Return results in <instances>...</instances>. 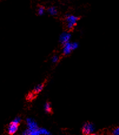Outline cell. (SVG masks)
<instances>
[{
  "label": "cell",
  "instance_id": "1",
  "mask_svg": "<svg viewBox=\"0 0 119 135\" xmlns=\"http://www.w3.org/2000/svg\"><path fill=\"white\" fill-rule=\"evenodd\" d=\"M95 130V126L94 124L90 122H86L83 126L82 133L84 135H90L93 133Z\"/></svg>",
  "mask_w": 119,
  "mask_h": 135
},
{
  "label": "cell",
  "instance_id": "2",
  "mask_svg": "<svg viewBox=\"0 0 119 135\" xmlns=\"http://www.w3.org/2000/svg\"><path fill=\"white\" fill-rule=\"evenodd\" d=\"M26 124L27 129H28L29 131H34L39 128L36 121L31 117H28L26 119Z\"/></svg>",
  "mask_w": 119,
  "mask_h": 135
},
{
  "label": "cell",
  "instance_id": "3",
  "mask_svg": "<svg viewBox=\"0 0 119 135\" xmlns=\"http://www.w3.org/2000/svg\"><path fill=\"white\" fill-rule=\"evenodd\" d=\"M71 34L70 32L64 31L60 35L59 37V42L63 45L65 44L68 42H70V40L71 38Z\"/></svg>",
  "mask_w": 119,
  "mask_h": 135
},
{
  "label": "cell",
  "instance_id": "4",
  "mask_svg": "<svg viewBox=\"0 0 119 135\" xmlns=\"http://www.w3.org/2000/svg\"><path fill=\"white\" fill-rule=\"evenodd\" d=\"M18 124H17L12 121L11 123L9 124L8 128H7V131H8V134L10 135L15 134V133H16L17 131H18Z\"/></svg>",
  "mask_w": 119,
  "mask_h": 135
},
{
  "label": "cell",
  "instance_id": "5",
  "mask_svg": "<svg viewBox=\"0 0 119 135\" xmlns=\"http://www.w3.org/2000/svg\"><path fill=\"white\" fill-rule=\"evenodd\" d=\"M71 42H68L63 45V56H67L71 54L72 50L71 49Z\"/></svg>",
  "mask_w": 119,
  "mask_h": 135
},
{
  "label": "cell",
  "instance_id": "6",
  "mask_svg": "<svg viewBox=\"0 0 119 135\" xmlns=\"http://www.w3.org/2000/svg\"><path fill=\"white\" fill-rule=\"evenodd\" d=\"M80 18V17H77V16H73V15H70V16H68L66 18V22H70V23L73 24L74 26L77 24V22L78 20Z\"/></svg>",
  "mask_w": 119,
  "mask_h": 135
},
{
  "label": "cell",
  "instance_id": "7",
  "mask_svg": "<svg viewBox=\"0 0 119 135\" xmlns=\"http://www.w3.org/2000/svg\"><path fill=\"white\" fill-rule=\"evenodd\" d=\"M44 87V83H42L37 84V86L34 88L33 91L34 92V93H36V94H38V93H39V92H41L42 90H43Z\"/></svg>",
  "mask_w": 119,
  "mask_h": 135
},
{
  "label": "cell",
  "instance_id": "8",
  "mask_svg": "<svg viewBox=\"0 0 119 135\" xmlns=\"http://www.w3.org/2000/svg\"><path fill=\"white\" fill-rule=\"evenodd\" d=\"M47 12L51 15V16H57L58 14V11L56 7H50L47 9Z\"/></svg>",
  "mask_w": 119,
  "mask_h": 135
},
{
  "label": "cell",
  "instance_id": "9",
  "mask_svg": "<svg viewBox=\"0 0 119 135\" xmlns=\"http://www.w3.org/2000/svg\"><path fill=\"white\" fill-rule=\"evenodd\" d=\"M39 131L41 135H51V132H49L48 130L45 128H43V127L39 128Z\"/></svg>",
  "mask_w": 119,
  "mask_h": 135
},
{
  "label": "cell",
  "instance_id": "10",
  "mask_svg": "<svg viewBox=\"0 0 119 135\" xmlns=\"http://www.w3.org/2000/svg\"><path fill=\"white\" fill-rule=\"evenodd\" d=\"M44 110L46 111V112L48 113H49L51 112V104L48 102H47V103H45L44 106Z\"/></svg>",
  "mask_w": 119,
  "mask_h": 135
},
{
  "label": "cell",
  "instance_id": "11",
  "mask_svg": "<svg viewBox=\"0 0 119 135\" xmlns=\"http://www.w3.org/2000/svg\"><path fill=\"white\" fill-rule=\"evenodd\" d=\"M36 96V94L34 93L33 91L30 92V93H29L27 95L26 99L28 100H33L34 98H35Z\"/></svg>",
  "mask_w": 119,
  "mask_h": 135
},
{
  "label": "cell",
  "instance_id": "12",
  "mask_svg": "<svg viewBox=\"0 0 119 135\" xmlns=\"http://www.w3.org/2000/svg\"><path fill=\"white\" fill-rule=\"evenodd\" d=\"M46 9H45V7L44 6H39V8L38 9V14L39 16H43V15L44 14V12H45Z\"/></svg>",
  "mask_w": 119,
  "mask_h": 135
},
{
  "label": "cell",
  "instance_id": "13",
  "mask_svg": "<svg viewBox=\"0 0 119 135\" xmlns=\"http://www.w3.org/2000/svg\"><path fill=\"white\" fill-rule=\"evenodd\" d=\"M29 135H41L39 131V128L34 131H29Z\"/></svg>",
  "mask_w": 119,
  "mask_h": 135
},
{
  "label": "cell",
  "instance_id": "14",
  "mask_svg": "<svg viewBox=\"0 0 119 135\" xmlns=\"http://www.w3.org/2000/svg\"><path fill=\"white\" fill-rule=\"evenodd\" d=\"M60 60V57L58 56V55H54V56H53V57H52L51 59V61L53 62H54V63H56V62H57Z\"/></svg>",
  "mask_w": 119,
  "mask_h": 135
},
{
  "label": "cell",
  "instance_id": "15",
  "mask_svg": "<svg viewBox=\"0 0 119 135\" xmlns=\"http://www.w3.org/2000/svg\"><path fill=\"white\" fill-rule=\"evenodd\" d=\"M71 49L72 50H75L76 49H77L78 47V42H71Z\"/></svg>",
  "mask_w": 119,
  "mask_h": 135
},
{
  "label": "cell",
  "instance_id": "16",
  "mask_svg": "<svg viewBox=\"0 0 119 135\" xmlns=\"http://www.w3.org/2000/svg\"><path fill=\"white\" fill-rule=\"evenodd\" d=\"M21 121V117H19V116H17L16 117H15L13 120H12V122H15V123H16L18 124L20 123Z\"/></svg>",
  "mask_w": 119,
  "mask_h": 135
},
{
  "label": "cell",
  "instance_id": "17",
  "mask_svg": "<svg viewBox=\"0 0 119 135\" xmlns=\"http://www.w3.org/2000/svg\"><path fill=\"white\" fill-rule=\"evenodd\" d=\"M112 134L113 135H119V126L117 127L115 129H113Z\"/></svg>",
  "mask_w": 119,
  "mask_h": 135
},
{
  "label": "cell",
  "instance_id": "18",
  "mask_svg": "<svg viewBox=\"0 0 119 135\" xmlns=\"http://www.w3.org/2000/svg\"><path fill=\"white\" fill-rule=\"evenodd\" d=\"M21 135H29V130L27 129L25 131H23Z\"/></svg>",
  "mask_w": 119,
  "mask_h": 135
},
{
  "label": "cell",
  "instance_id": "19",
  "mask_svg": "<svg viewBox=\"0 0 119 135\" xmlns=\"http://www.w3.org/2000/svg\"><path fill=\"white\" fill-rule=\"evenodd\" d=\"M90 135H97V134H95V133H92V134H90Z\"/></svg>",
  "mask_w": 119,
  "mask_h": 135
},
{
  "label": "cell",
  "instance_id": "20",
  "mask_svg": "<svg viewBox=\"0 0 119 135\" xmlns=\"http://www.w3.org/2000/svg\"><path fill=\"white\" fill-rule=\"evenodd\" d=\"M13 135H17V134H13Z\"/></svg>",
  "mask_w": 119,
  "mask_h": 135
}]
</instances>
